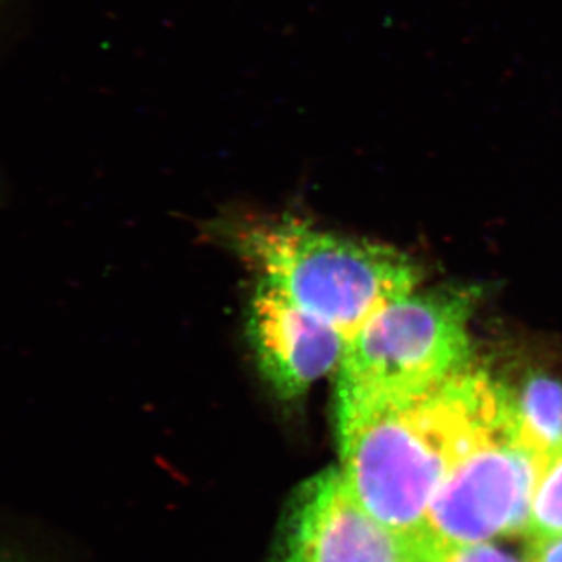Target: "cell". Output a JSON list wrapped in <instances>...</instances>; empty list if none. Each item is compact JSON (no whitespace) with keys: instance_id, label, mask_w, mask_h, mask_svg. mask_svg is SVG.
Here are the masks:
<instances>
[{"instance_id":"obj_11","label":"cell","mask_w":562,"mask_h":562,"mask_svg":"<svg viewBox=\"0 0 562 562\" xmlns=\"http://www.w3.org/2000/svg\"><path fill=\"white\" fill-rule=\"evenodd\" d=\"M0 562H21V561L14 560V558L9 557V554L0 553Z\"/></svg>"},{"instance_id":"obj_7","label":"cell","mask_w":562,"mask_h":562,"mask_svg":"<svg viewBox=\"0 0 562 562\" xmlns=\"http://www.w3.org/2000/svg\"><path fill=\"white\" fill-rule=\"evenodd\" d=\"M509 417L520 441L550 458L562 450V383L531 373L519 386H505Z\"/></svg>"},{"instance_id":"obj_12","label":"cell","mask_w":562,"mask_h":562,"mask_svg":"<svg viewBox=\"0 0 562 562\" xmlns=\"http://www.w3.org/2000/svg\"><path fill=\"white\" fill-rule=\"evenodd\" d=\"M7 0H0V14L3 13V10H5Z\"/></svg>"},{"instance_id":"obj_5","label":"cell","mask_w":562,"mask_h":562,"mask_svg":"<svg viewBox=\"0 0 562 562\" xmlns=\"http://www.w3.org/2000/svg\"><path fill=\"white\" fill-rule=\"evenodd\" d=\"M430 535L405 538L373 520L327 469L295 490L281 519L273 562H442Z\"/></svg>"},{"instance_id":"obj_2","label":"cell","mask_w":562,"mask_h":562,"mask_svg":"<svg viewBox=\"0 0 562 562\" xmlns=\"http://www.w3.org/2000/svg\"><path fill=\"white\" fill-rule=\"evenodd\" d=\"M224 236L261 281L347 339L420 281L419 268L402 251L319 231L297 217H246L228 224Z\"/></svg>"},{"instance_id":"obj_6","label":"cell","mask_w":562,"mask_h":562,"mask_svg":"<svg viewBox=\"0 0 562 562\" xmlns=\"http://www.w3.org/2000/svg\"><path fill=\"white\" fill-rule=\"evenodd\" d=\"M249 338L266 382L294 401L338 371L347 338L260 280L250 302Z\"/></svg>"},{"instance_id":"obj_4","label":"cell","mask_w":562,"mask_h":562,"mask_svg":"<svg viewBox=\"0 0 562 562\" xmlns=\"http://www.w3.org/2000/svg\"><path fill=\"white\" fill-rule=\"evenodd\" d=\"M549 458L520 441L512 417L464 458L436 491L425 525L443 550L525 535Z\"/></svg>"},{"instance_id":"obj_10","label":"cell","mask_w":562,"mask_h":562,"mask_svg":"<svg viewBox=\"0 0 562 562\" xmlns=\"http://www.w3.org/2000/svg\"><path fill=\"white\" fill-rule=\"evenodd\" d=\"M527 562H562V536L530 539Z\"/></svg>"},{"instance_id":"obj_1","label":"cell","mask_w":562,"mask_h":562,"mask_svg":"<svg viewBox=\"0 0 562 562\" xmlns=\"http://www.w3.org/2000/svg\"><path fill=\"white\" fill-rule=\"evenodd\" d=\"M506 413L505 386L472 366L416 394L336 402L339 472L373 520L427 536L436 491Z\"/></svg>"},{"instance_id":"obj_3","label":"cell","mask_w":562,"mask_h":562,"mask_svg":"<svg viewBox=\"0 0 562 562\" xmlns=\"http://www.w3.org/2000/svg\"><path fill=\"white\" fill-rule=\"evenodd\" d=\"M471 302L447 290L387 303L347 339L336 401L416 394L468 369Z\"/></svg>"},{"instance_id":"obj_9","label":"cell","mask_w":562,"mask_h":562,"mask_svg":"<svg viewBox=\"0 0 562 562\" xmlns=\"http://www.w3.org/2000/svg\"><path fill=\"white\" fill-rule=\"evenodd\" d=\"M442 562H524L513 554L503 552L491 543L452 547L443 554Z\"/></svg>"},{"instance_id":"obj_8","label":"cell","mask_w":562,"mask_h":562,"mask_svg":"<svg viewBox=\"0 0 562 562\" xmlns=\"http://www.w3.org/2000/svg\"><path fill=\"white\" fill-rule=\"evenodd\" d=\"M524 536L528 541L562 536V450L547 461Z\"/></svg>"}]
</instances>
